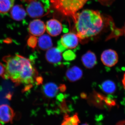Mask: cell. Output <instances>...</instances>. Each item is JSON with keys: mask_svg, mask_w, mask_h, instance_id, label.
<instances>
[{"mask_svg": "<svg viewBox=\"0 0 125 125\" xmlns=\"http://www.w3.org/2000/svg\"><path fill=\"white\" fill-rule=\"evenodd\" d=\"M2 60L5 63V70L2 78L11 80L16 85L34 83L38 73L29 59L16 54L5 56Z\"/></svg>", "mask_w": 125, "mask_h": 125, "instance_id": "6da1fadb", "label": "cell"}, {"mask_svg": "<svg viewBox=\"0 0 125 125\" xmlns=\"http://www.w3.org/2000/svg\"><path fill=\"white\" fill-rule=\"evenodd\" d=\"M76 35L80 40L97 36L102 31L108 19L98 11L85 10L76 13L73 19Z\"/></svg>", "mask_w": 125, "mask_h": 125, "instance_id": "7a4b0ae2", "label": "cell"}, {"mask_svg": "<svg viewBox=\"0 0 125 125\" xmlns=\"http://www.w3.org/2000/svg\"><path fill=\"white\" fill-rule=\"evenodd\" d=\"M89 0H50L51 7L63 15L72 19Z\"/></svg>", "mask_w": 125, "mask_h": 125, "instance_id": "3957f363", "label": "cell"}, {"mask_svg": "<svg viewBox=\"0 0 125 125\" xmlns=\"http://www.w3.org/2000/svg\"><path fill=\"white\" fill-rule=\"evenodd\" d=\"M51 7L50 0H32L28 2L26 10L31 18H38L49 13Z\"/></svg>", "mask_w": 125, "mask_h": 125, "instance_id": "277c9868", "label": "cell"}, {"mask_svg": "<svg viewBox=\"0 0 125 125\" xmlns=\"http://www.w3.org/2000/svg\"><path fill=\"white\" fill-rule=\"evenodd\" d=\"M79 40L76 34L69 33L62 36L57 43L60 44L66 49H75L78 46Z\"/></svg>", "mask_w": 125, "mask_h": 125, "instance_id": "5b68a950", "label": "cell"}, {"mask_svg": "<svg viewBox=\"0 0 125 125\" xmlns=\"http://www.w3.org/2000/svg\"><path fill=\"white\" fill-rule=\"evenodd\" d=\"M15 114L13 109L9 105H0V125L12 122Z\"/></svg>", "mask_w": 125, "mask_h": 125, "instance_id": "8992f818", "label": "cell"}, {"mask_svg": "<svg viewBox=\"0 0 125 125\" xmlns=\"http://www.w3.org/2000/svg\"><path fill=\"white\" fill-rule=\"evenodd\" d=\"M118 59L117 53L112 49L105 50L101 55V61L103 64L107 67L114 66L118 62Z\"/></svg>", "mask_w": 125, "mask_h": 125, "instance_id": "52a82bcc", "label": "cell"}, {"mask_svg": "<svg viewBox=\"0 0 125 125\" xmlns=\"http://www.w3.org/2000/svg\"><path fill=\"white\" fill-rule=\"evenodd\" d=\"M28 30L32 36H40L43 35L46 31V25L40 20H34L30 23Z\"/></svg>", "mask_w": 125, "mask_h": 125, "instance_id": "ba28073f", "label": "cell"}, {"mask_svg": "<svg viewBox=\"0 0 125 125\" xmlns=\"http://www.w3.org/2000/svg\"><path fill=\"white\" fill-rule=\"evenodd\" d=\"M45 58L49 63L54 65H58L60 64L62 60V52L57 48H51L47 51Z\"/></svg>", "mask_w": 125, "mask_h": 125, "instance_id": "9c48e42d", "label": "cell"}, {"mask_svg": "<svg viewBox=\"0 0 125 125\" xmlns=\"http://www.w3.org/2000/svg\"><path fill=\"white\" fill-rule=\"evenodd\" d=\"M46 27L48 33L53 37L60 35L62 29V24L60 22L55 19H52L47 21Z\"/></svg>", "mask_w": 125, "mask_h": 125, "instance_id": "30bf717a", "label": "cell"}, {"mask_svg": "<svg viewBox=\"0 0 125 125\" xmlns=\"http://www.w3.org/2000/svg\"><path fill=\"white\" fill-rule=\"evenodd\" d=\"M81 61L83 65L88 69L93 68L97 63L96 55L93 52L90 51L82 56Z\"/></svg>", "mask_w": 125, "mask_h": 125, "instance_id": "8fae6325", "label": "cell"}, {"mask_svg": "<svg viewBox=\"0 0 125 125\" xmlns=\"http://www.w3.org/2000/svg\"><path fill=\"white\" fill-rule=\"evenodd\" d=\"M83 76V71L80 67L74 66L67 70L66 76L69 81L74 82L80 80Z\"/></svg>", "mask_w": 125, "mask_h": 125, "instance_id": "7c38bea8", "label": "cell"}, {"mask_svg": "<svg viewBox=\"0 0 125 125\" xmlns=\"http://www.w3.org/2000/svg\"><path fill=\"white\" fill-rule=\"evenodd\" d=\"M11 19L16 21H21L25 19L27 13L22 5H17L13 6L10 10Z\"/></svg>", "mask_w": 125, "mask_h": 125, "instance_id": "4fadbf2b", "label": "cell"}, {"mask_svg": "<svg viewBox=\"0 0 125 125\" xmlns=\"http://www.w3.org/2000/svg\"><path fill=\"white\" fill-rule=\"evenodd\" d=\"M59 87L53 83L45 84L42 87V91L45 96L49 98L55 97L59 91Z\"/></svg>", "mask_w": 125, "mask_h": 125, "instance_id": "5bb4252c", "label": "cell"}, {"mask_svg": "<svg viewBox=\"0 0 125 125\" xmlns=\"http://www.w3.org/2000/svg\"><path fill=\"white\" fill-rule=\"evenodd\" d=\"M38 46L42 50H48L52 47V41L51 37L47 34L40 36L38 40Z\"/></svg>", "mask_w": 125, "mask_h": 125, "instance_id": "9a60e30c", "label": "cell"}, {"mask_svg": "<svg viewBox=\"0 0 125 125\" xmlns=\"http://www.w3.org/2000/svg\"><path fill=\"white\" fill-rule=\"evenodd\" d=\"M101 88L104 93L111 94H114L116 91V86L112 81L107 80L103 82L101 84Z\"/></svg>", "mask_w": 125, "mask_h": 125, "instance_id": "2e32d148", "label": "cell"}, {"mask_svg": "<svg viewBox=\"0 0 125 125\" xmlns=\"http://www.w3.org/2000/svg\"><path fill=\"white\" fill-rule=\"evenodd\" d=\"M80 123V121L77 113H75L71 116L65 114L61 125H78Z\"/></svg>", "mask_w": 125, "mask_h": 125, "instance_id": "e0dca14e", "label": "cell"}, {"mask_svg": "<svg viewBox=\"0 0 125 125\" xmlns=\"http://www.w3.org/2000/svg\"><path fill=\"white\" fill-rule=\"evenodd\" d=\"M15 0H0V13H7L12 9Z\"/></svg>", "mask_w": 125, "mask_h": 125, "instance_id": "ac0fdd59", "label": "cell"}, {"mask_svg": "<svg viewBox=\"0 0 125 125\" xmlns=\"http://www.w3.org/2000/svg\"><path fill=\"white\" fill-rule=\"evenodd\" d=\"M62 57L66 61H71L75 59L76 55L72 50H68L64 52L62 54Z\"/></svg>", "mask_w": 125, "mask_h": 125, "instance_id": "d6986e66", "label": "cell"}, {"mask_svg": "<svg viewBox=\"0 0 125 125\" xmlns=\"http://www.w3.org/2000/svg\"><path fill=\"white\" fill-rule=\"evenodd\" d=\"M38 42V40L36 36H30L28 40V45L30 47L34 49L36 47Z\"/></svg>", "mask_w": 125, "mask_h": 125, "instance_id": "ffe728a7", "label": "cell"}, {"mask_svg": "<svg viewBox=\"0 0 125 125\" xmlns=\"http://www.w3.org/2000/svg\"><path fill=\"white\" fill-rule=\"evenodd\" d=\"M98 1L104 5L108 6L111 4L114 0H98Z\"/></svg>", "mask_w": 125, "mask_h": 125, "instance_id": "44dd1931", "label": "cell"}, {"mask_svg": "<svg viewBox=\"0 0 125 125\" xmlns=\"http://www.w3.org/2000/svg\"><path fill=\"white\" fill-rule=\"evenodd\" d=\"M5 70V67L1 62H0V76H2Z\"/></svg>", "mask_w": 125, "mask_h": 125, "instance_id": "7402d4cb", "label": "cell"}, {"mask_svg": "<svg viewBox=\"0 0 125 125\" xmlns=\"http://www.w3.org/2000/svg\"><path fill=\"white\" fill-rule=\"evenodd\" d=\"M59 90L61 92H64L66 90V87L64 84H61L59 87Z\"/></svg>", "mask_w": 125, "mask_h": 125, "instance_id": "603a6c76", "label": "cell"}, {"mask_svg": "<svg viewBox=\"0 0 125 125\" xmlns=\"http://www.w3.org/2000/svg\"><path fill=\"white\" fill-rule=\"evenodd\" d=\"M116 125H125V120L120 121L117 123Z\"/></svg>", "mask_w": 125, "mask_h": 125, "instance_id": "cb8c5ba5", "label": "cell"}, {"mask_svg": "<svg viewBox=\"0 0 125 125\" xmlns=\"http://www.w3.org/2000/svg\"><path fill=\"white\" fill-rule=\"evenodd\" d=\"M122 84H123L124 88L125 89V73L123 76V79H122Z\"/></svg>", "mask_w": 125, "mask_h": 125, "instance_id": "d4e9b609", "label": "cell"}, {"mask_svg": "<svg viewBox=\"0 0 125 125\" xmlns=\"http://www.w3.org/2000/svg\"><path fill=\"white\" fill-rule=\"evenodd\" d=\"M21 0L22 1H23V2H27L28 3V2H29V1L32 0Z\"/></svg>", "mask_w": 125, "mask_h": 125, "instance_id": "484cf974", "label": "cell"}, {"mask_svg": "<svg viewBox=\"0 0 125 125\" xmlns=\"http://www.w3.org/2000/svg\"><path fill=\"white\" fill-rule=\"evenodd\" d=\"M88 125V124H87V123H85V124H83V125Z\"/></svg>", "mask_w": 125, "mask_h": 125, "instance_id": "4316f807", "label": "cell"}, {"mask_svg": "<svg viewBox=\"0 0 125 125\" xmlns=\"http://www.w3.org/2000/svg\"></svg>", "mask_w": 125, "mask_h": 125, "instance_id": "83f0119b", "label": "cell"}]
</instances>
